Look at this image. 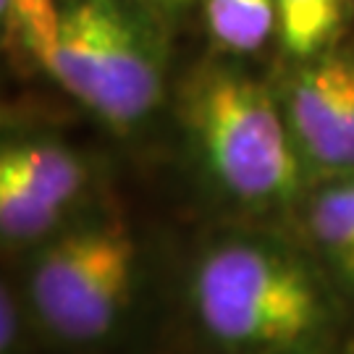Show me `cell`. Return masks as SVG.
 Masks as SVG:
<instances>
[{
	"instance_id": "obj_1",
	"label": "cell",
	"mask_w": 354,
	"mask_h": 354,
	"mask_svg": "<svg viewBox=\"0 0 354 354\" xmlns=\"http://www.w3.org/2000/svg\"><path fill=\"white\" fill-rule=\"evenodd\" d=\"M184 115L210 174L234 197L273 203L294 194L297 145L263 84L223 68L205 71L189 84Z\"/></svg>"
},
{
	"instance_id": "obj_2",
	"label": "cell",
	"mask_w": 354,
	"mask_h": 354,
	"mask_svg": "<svg viewBox=\"0 0 354 354\" xmlns=\"http://www.w3.org/2000/svg\"><path fill=\"white\" fill-rule=\"evenodd\" d=\"M48 74L113 129L137 127L163 97L158 42L118 0H66Z\"/></svg>"
},
{
	"instance_id": "obj_3",
	"label": "cell",
	"mask_w": 354,
	"mask_h": 354,
	"mask_svg": "<svg viewBox=\"0 0 354 354\" xmlns=\"http://www.w3.org/2000/svg\"><path fill=\"white\" fill-rule=\"evenodd\" d=\"M192 302L218 342L231 346H291L320 323L315 283L294 260L260 244H223L205 257Z\"/></svg>"
},
{
	"instance_id": "obj_4",
	"label": "cell",
	"mask_w": 354,
	"mask_h": 354,
	"mask_svg": "<svg viewBox=\"0 0 354 354\" xmlns=\"http://www.w3.org/2000/svg\"><path fill=\"white\" fill-rule=\"evenodd\" d=\"M137 244L121 223H95L50 241L32 268L39 320L66 342H95L127 310Z\"/></svg>"
},
{
	"instance_id": "obj_5",
	"label": "cell",
	"mask_w": 354,
	"mask_h": 354,
	"mask_svg": "<svg viewBox=\"0 0 354 354\" xmlns=\"http://www.w3.org/2000/svg\"><path fill=\"white\" fill-rule=\"evenodd\" d=\"M286 124L310 163L354 174V58L323 55L299 68L286 97Z\"/></svg>"
},
{
	"instance_id": "obj_6",
	"label": "cell",
	"mask_w": 354,
	"mask_h": 354,
	"mask_svg": "<svg viewBox=\"0 0 354 354\" xmlns=\"http://www.w3.org/2000/svg\"><path fill=\"white\" fill-rule=\"evenodd\" d=\"M0 165H8L48 203L66 210V205L84 189V165L71 150L55 142H21L0 155Z\"/></svg>"
},
{
	"instance_id": "obj_7",
	"label": "cell",
	"mask_w": 354,
	"mask_h": 354,
	"mask_svg": "<svg viewBox=\"0 0 354 354\" xmlns=\"http://www.w3.org/2000/svg\"><path fill=\"white\" fill-rule=\"evenodd\" d=\"M213 39L231 53L263 48L279 26V0H203Z\"/></svg>"
},
{
	"instance_id": "obj_8",
	"label": "cell",
	"mask_w": 354,
	"mask_h": 354,
	"mask_svg": "<svg viewBox=\"0 0 354 354\" xmlns=\"http://www.w3.org/2000/svg\"><path fill=\"white\" fill-rule=\"evenodd\" d=\"M64 6L55 0H0L3 35L19 53L32 58L45 71L50 68Z\"/></svg>"
},
{
	"instance_id": "obj_9",
	"label": "cell",
	"mask_w": 354,
	"mask_h": 354,
	"mask_svg": "<svg viewBox=\"0 0 354 354\" xmlns=\"http://www.w3.org/2000/svg\"><path fill=\"white\" fill-rule=\"evenodd\" d=\"M310 226L317 244L354 283V178L317 194L310 205Z\"/></svg>"
},
{
	"instance_id": "obj_10",
	"label": "cell",
	"mask_w": 354,
	"mask_h": 354,
	"mask_svg": "<svg viewBox=\"0 0 354 354\" xmlns=\"http://www.w3.org/2000/svg\"><path fill=\"white\" fill-rule=\"evenodd\" d=\"M342 0H279V35L294 58H313L336 35Z\"/></svg>"
},
{
	"instance_id": "obj_11",
	"label": "cell",
	"mask_w": 354,
	"mask_h": 354,
	"mask_svg": "<svg viewBox=\"0 0 354 354\" xmlns=\"http://www.w3.org/2000/svg\"><path fill=\"white\" fill-rule=\"evenodd\" d=\"M61 207L48 203L8 165H0V228L8 239L45 236L61 221Z\"/></svg>"
},
{
	"instance_id": "obj_12",
	"label": "cell",
	"mask_w": 354,
	"mask_h": 354,
	"mask_svg": "<svg viewBox=\"0 0 354 354\" xmlns=\"http://www.w3.org/2000/svg\"><path fill=\"white\" fill-rule=\"evenodd\" d=\"M16 333V310L8 302V294H3V349H8V342H13Z\"/></svg>"
},
{
	"instance_id": "obj_13",
	"label": "cell",
	"mask_w": 354,
	"mask_h": 354,
	"mask_svg": "<svg viewBox=\"0 0 354 354\" xmlns=\"http://www.w3.org/2000/svg\"><path fill=\"white\" fill-rule=\"evenodd\" d=\"M142 3H152V6H184L189 0H142Z\"/></svg>"
}]
</instances>
